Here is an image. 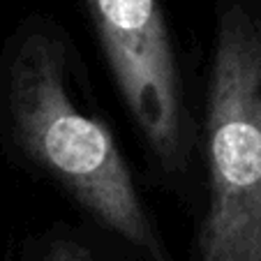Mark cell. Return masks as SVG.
<instances>
[{
    "mask_svg": "<svg viewBox=\"0 0 261 261\" xmlns=\"http://www.w3.org/2000/svg\"><path fill=\"white\" fill-rule=\"evenodd\" d=\"M0 155L143 261H176L84 51L46 12L21 16L0 42Z\"/></svg>",
    "mask_w": 261,
    "mask_h": 261,
    "instance_id": "obj_1",
    "label": "cell"
},
{
    "mask_svg": "<svg viewBox=\"0 0 261 261\" xmlns=\"http://www.w3.org/2000/svg\"><path fill=\"white\" fill-rule=\"evenodd\" d=\"M188 261H261V0H211Z\"/></svg>",
    "mask_w": 261,
    "mask_h": 261,
    "instance_id": "obj_2",
    "label": "cell"
},
{
    "mask_svg": "<svg viewBox=\"0 0 261 261\" xmlns=\"http://www.w3.org/2000/svg\"><path fill=\"white\" fill-rule=\"evenodd\" d=\"M99 58L134 129L146 180L197 215L201 74L164 0H81Z\"/></svg>",
    "mask_w": 261,
    "mask_h": 261,
    "instance_id": "obj_3",
    "label": "cell"
},
{
    "mask_svg": "<svg viewBox=\"0 0 261 261\" xmlns=\"http://www.w3.org/2000/svg\"><path fill=\"white\" fill-rule=\"evenodd\" d=\"M3 261H143L123 238L79 217H58L10 238Z\"/></svg>",
    "mask_w": 261,
    "mask_h": 261,
    "instance_id": "obj_4",
    "label": "cell"
}]
</instances>
